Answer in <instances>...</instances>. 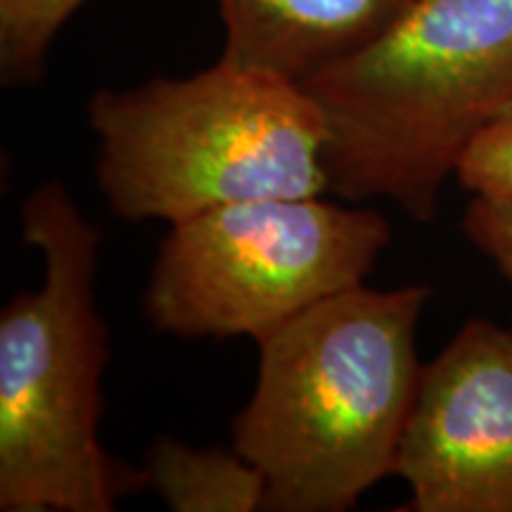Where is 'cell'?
<instances>
[{"label": "cell", "instance_id": "obj_4", "mask_svg": "<svg viewBox=\"0 0 512 512\" xmlns=\"http://www.w3.org/2000/svg\"><path fill=\"white\" fill-rule=\"evenodd\" d=\"M98 185L124 221L181 223L223 204L320 197L325 117L309 91L221 60L88 100Z\"/></svg>", "mask_w": 512, "mask_h": 512}, {"label": "cell", "instance_id": "obj_10", "mask_svg": "<svg viewBox=\"0 0 512 512\" xmlns=\"http://www.w3.org/2000/svg\"><path fill=\"white\" fill-rule=\"evenodd\" d=\"M460 188L486 200L512 202V114L489 126L460 159Z\"/></svg>", "mask_w": 512, "mask_h": 512}, {"label": "cell", "instance_id": "obj_9", "mask_svg": "<svg viewBox=\"0 0 512 512\" xmlns=\"http://www.w3.org/2000/svg\"><path fill=\"white\" fill-rule=\"evenodd\" d=\"M86 0H0V81L8 88L43 79L48 53Z\"/></svg>", "mask_w": 512, "mask_h": 512}, {"label": "cell", "instance_id": "obj_5", "mask_svg": "<svg viewBox=\"0 0 512 512\" xmlns=\"http://www.w3.org/2000/svg\"><path fill=\"white\" fill-rule=\"evenodd\" d=\"M392 242L377 211L320 197H266L174 223L145 290V313L176 337H252L363 285Z\"/></svg>", "mask_w": 512, "mask_h": 512}, {"label": "cell", "instance_id": "obj_2", "mask_svg": "<svg viewBox=\"0 0 512 512\" xmlns=\"http://www.w3.org/2000/svg\"><path fill=\"white\" fill-rule=\"evenodd\" d=\"M302 88L325 117L330 192L430 223L467 147L512 114V0H413Z\"/></svg>", "mask_w": 512, "mask_h": 512}, {"label": "cell", "instance_id": "obj_1", "mask_svg": "<svg viewBox=\"0 0 512 512\" xmlns=\"http://www.w3.org/2000/svg\"><path fill=\"white\" fill-rule=\"evenodd\" d=\"M430 297L425 285H358L256 342L259 373L233 420V448L264 472L266 510L342 512L396 475Z\"/></svg>", "mask_w": 512, "mask_h": 512}, {"label": "cell", "instance_id": "obj_7", "mask_svg": "<svg viewBox=\"0 0 512 512\" xmlns=\"http://www.w3.org/2000/svg\"><path fill=\"white\" fill-rule=\"evenodd\" d=\"M221 60L304 86L373 46L413 0H216Z\"/></svg>", "mask_w": 512, "mask_h": 512}, {"label": "cell", "instance_id": "obj_11", "mask_svg": "<svg viewBox=\"0 0 512 512\" xmlns=\"http://www.w3.org/2000/svg\"><path fill=\"white\" fill-rule=\"evenodd\" d=\"M463 230L512 285V202L475 197L465 209Z\"/></svg>", "mask_w": 512, "mask_h": 512}, {"label": "cell", "instance_id": "obj_6", "mask_svg": "<svg viewBox=\"0 0 512 512\" xmlns=\"http://www.w3.org/2000/svg\"><path fill=\"white\" fill-rule=\"evenodd\" d=\"M396 475L406 512H512V330L467 320L425 366Z\"/></svg>", "mask_w": 512, "mask_h": 512}, {"label": "cell", "instance_id": "obj_8", "mask_svg": "<svg viewBox=\"0 0 512 512\" xmlns=\"http://www.w3.org/2000/svg\"><path fill=\"white\" fill-rule=\"evenodd\" d=\"M145 484L174 512L266 510L264 472L235 448L228 453L159 439L147 458Z\"/></svg>", "mask_w": 512, "mask_h": 512}, {"label": "cell", "instance_id": "obj_3", "mask_svg": "<svg viewBox=\"0 0 512 512\" xmlns=\"http://www.w3.org/2000/svg\"><path fill=\"white\" fill-rule=\"evenodd\" d=\"M43 283L0 313V510L112 512L145 484L100 444L107 332L95 306L100 230L60 183L22 204Z\"/></svg>", "mask_w": 512, "mask_h": 512}]
</instances>
